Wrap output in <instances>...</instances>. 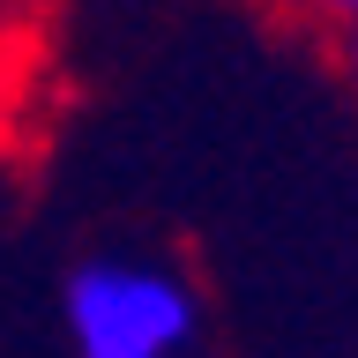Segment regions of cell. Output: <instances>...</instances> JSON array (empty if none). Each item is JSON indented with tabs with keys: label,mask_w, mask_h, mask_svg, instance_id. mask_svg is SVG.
<instances>
[{
	"label": "cell",
	"mask_w": 358,
	"mask_h": 358,
	"mask_svg": "<svg viewBox=\"0 0 358 358\" xmlns=\"http://www.w3.org/2000/svg\"><path fill=\"white\" fill-rule=\"evenodd\" d=\"M343 75L358 83V22H343Z\"/></svg>",
	"instance_id": "3957f363"
},
{
	"label": "cell",
	"mask_w": 358,
	"mask_h": 358,
	"mask_svg": "<svg viewBox=\"0 0 358 358\" xmlns=\"http://www.w3.org/2000/svg\"><path fill=\"white\" fill-rule=\"evenodd\" d=\"M291 8H299V15H321V22H336V30H343V22H358V0H291Z\"/></svg>",
	"instance_id": "7a4b0ae2"
},
{
	"label": "cell",
	"mask_w": 358,
	"mask_h": 358,
	"mask_svg": "<svg viewBox=\"0 0 358 358\" xmlns=\"http://www.w3.org/2000/svg\"><path fill=\"white\" fill-rule=\"evenodd\" d=\"M75 358H201V291L172 254L105 246L60 284Z\"/></svg>",
	"instance_id": "6da1fadb"
}]
</instances>
